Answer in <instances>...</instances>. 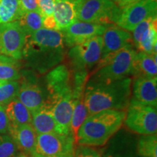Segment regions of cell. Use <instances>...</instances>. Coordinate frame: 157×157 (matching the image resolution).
I'll list each match as a JSON object with an SVG mask.
<instances>
[{
	"instance_id": "32",
	"label": "cell",
	"mask_w": 157,
	"mask_h": 157,
	"mask_svg": "<svg viewBox=\"0 0 157 157\" xmlns=\"http://www.w3.org/2000/svg\"><path fill=\"white\" fill-rule=\"evenodd\" d=\"M10 122L6 114L5 106L0 105V134H7L9 132Z\"/></svg>"
},
{
	"instance_id": "30",
	"label": "cell",
	"mask_w": 157,
	"mask_h": 157,
	"mask_svg": "<svg viewBox=\"0 0 157 157\" xmlns=\"http://www.w3.org/2000/svg\"><path fill=\"white\" fill-rule=\"evenodd\" d=\"M38 10L43 17L52 15L53 14L55 0H36Z\"/></svg>"
},
{
	"instance_id": "4",
	"label": "cell",
	"mask_w": 157,
	"mask_h": 157,
	"mask_svg": "<svg viewBox=\"0 0 157 157\" xmlns=\"http://www.w3.org/2000/svg\"><path fill=\"white\" fill-rule=\"evenodd\" d=\"M136 50L132 46L124 48L113 56L100 60L87 80L90 82H111L132 75Z\"/></svg>"
},
{
	"instance_id": "18",
	"label": "cell",
	"mask_w": 157,
	"mask_h": 157,
	"mask_svg": "<svg viewBox=\"0 0 157 157\" xmlns=\"http://www.w3.org/2000/svg\"><path fill=\"white\" fill-rule=\"evenodd\" d=\"M132 94L135 101L157 107V78L135 77Z\"/></svg>"
},
{
	"instance_id": "31",
	"label": "cell",
	"mask_w": 157,
	"mask_h": 157,
	"mask_svg": "<svg viewBox=\"0 0 157 157\" xmlns=\"http://www.w3.org/2000/svg\"><path fill=\"white\" fill-rule=\"evenodd\" d=\"M74 157H102V156L93 147L78 145L75 148Z\"/></svg>"
},
{
	"instance_id": "29",
	"label": "cell",
	"mask_w": 157,
	"mask_h": 157,
	"mask_svg": "<svg viewBox=\"0 0 157 157\" xmlns=\"http://www.w3.org/2000/svg\"><path fill=\"white\" fill-rule=\"evenodd\" d=\"M21 154L10 135L0 134V157H17Z\"/></svg>"
},
{
	"instance_id": "1",
	"label": "cell",
	"mask_w": 157,
	"mask_h": 157,
	"mask_svg": "<svg viewBox=\"0 0 157 157\" xmlns=\"http://www.w3.org/2000/svg\"><path fill=\"white\" fill-rule=\"evenodd\" d=\"M23 56L28 58L39 71L43 73L50 69L64 58L65 44L62 33L42 28L27 35Z\"/></svg>"
},
{
	"instance_id": "19",
	"label": "cell",
	"mask_w": 157,
	"mask_h": 157,
	"mask_svg": "<svg viewBox=\"0 0 157 157\" xmlns=\"http://www.w3.org/2000/svg\"><path fill=\"white\" fill-rule=\"evenodd\" d=\"M31 124L36 135L58 132L56 119L52 115L50 107L46 103L42 107L31 112Z\"/></svg>"
},
{
	"instance_id": "12",
	"label": "cell",
	"mask_w": 157,
	"mask_h": 157,
	"mask_svg": "<svg viewBox=\"0 0 157 157\" xmlns=\"http://www.w3.org/2000/svg\"><path fill=\"white\" fill-rule=\"evenodd\" d=\"M109 25L83 22L77 20L60 31L62 33L65 46L71 48L95 36H102Z\"/></svg>"
},
{
	"instance_id": "23",
	"label": "cell",
	"mask_w": 157,
	"mask_h": 157,
	"mask_svg": "<svg viewBox=\"0 0 157 157\" xmlns=\"http://www.w3.org/2000/svg\"><path fill=\"white\" fill-rule=\"evenodd\" d=\"M10 122L14 125L28 124L31 122V113L17 98L5 106Z\"/></svg>"
},
{
	"instance_id": "21",
	"label": "cell",
	"mask_w": 157,
	"mask_h": 157,
	"mask_svg": "<svg viewBox=\"0 0 157 157\" xmlns=\"http://www.w3.org/2000/svg\"><path fill=\"white\" fill-rule=\"evenodd\" d=\"M132 76L135 77L157 78L156 55L137 52L133 61Z\"/></svg>"
},
{
	"instance_id": "34",
	"label": "cell",
	"mask_w": 157,
	"mask_h": 157,
	"mask_svg": "<svg viewBox=\"0 0 157 157\" xmlns=\"http://www.w3.org/2000/svg\"><path fill=\"white\" fill-rule=\"evenodd\" d=\"M42 23L43 28L50 29V30H58V26H57L56 20H55L53 15L43 17Z\"/></svg>"
},
{
	"instance_id": "38",
	"label": "cell",
	"mask_w": 157,
	"mask_h": 157,
	"mask_svg": "<svg viewBox=\"0 0 157 157\" xmlns=\"http://www.w3.org/2000/svg\"><path fill=\"white\" fill-rule=\"evenodd\" d=\"M104 157H117V156H112V155H108V156H105Z\"/></svg>"
},
{
	"instance_id": "2",
	"label": "cell",
	"mask_w": 157,
	"mask_h": 157,
	"mask_svg": "<svg viewBox=\"0 0 157 157\" xmlns=\"http://www.w3.org/2000/svg\"><path fill=\"white\" fill-rule=\"evenodd\" d=\"M131 84L130 77L111 82H87L84 102L88 116L104 110H127L131 100Z\"/></svg>"
},
{
	"instance_id": "25",
	"label": "cell",
	"mask_w": 157,
	"mask_h": 157,
	"mask_svg": "<svg viewBox=\"0 0 157 157\" xmlns=\"http://www.w3.org/2000/svg\"><path fill=\"white\" fill-rule=\"evenodd\" d=\"M20 78L17 60L0 55V81H17Z\"/></svg>"
},
{
	"instance_id": "17",
	"label": "cell",
	"mask_w": 157,
	"mask_h": 157,
	"mask_svg": "<svg viewBox=\"0 0 157 157\" xmlns=\"http://www.w3.org/2000/svg\"><path fill=\"white\" fill-rule=\"evenodd\" d=\"M8 134L12 137L20 151L27 157H31L34 152L37 135L31 124L22 125L10 124Z\"/></svg>"
},
{
	"instance_id": "27",
	"label": "cell",
	"mask_w": 157,
	"mask_h": 157,
	"mask_svg": "<svg viewBox=\"0 0 157 157\" xmlns=\"http://www.w3.org/2000/svg\"><path fill=\"white\" fill-rule=\"evenodd\" d=\"M140 157H157V135H142L137 144Z\"/></svg>"
},
{
	"instance_id": "33",
	"label": "cell",
	"mask_w": 157,
	"mask_h": 157,
	"mask_svg": "<svg viewBox=\"0 0 157 157\" xmlns=\"http://www.w3.org/2000/svg\"><path fill=\"white\" fill-rule=\"evenodd\" d=\"M20 5L23 13L31 11H38L36 0H19Z\"/></svg>"
},
{
	"instance_id": "35",
	"label": "cell",
	"mask_w": 157,
	"mask_h": 157,
	"mask_svg": "<svg viewBox=\"0 0 157 157\" xmlns=\"http://www.w3.org/2000/svg\"><path fill=\"white\" fill-rule=\"evenodd\" d=\"M114 4L119 8H123V7H127V6L131 5L132 4H135L140 2L141 0H112Z\"/></svg>"
},
{
	"instance_id": "14",
	"label": "cell",
	"mask_w": 157,
	"mask_h": 157,
	"mask_svg": "<svg viewBox=\"0 0 157 157\" xmlns=\"http://www.w3.org/2000/svg\"><path fill=\"white\" fill-rule=\"evenodd\" d=\"M101 59L107 58L127 47L132 46L130 33L116 24H109L102 34Z\"/></svg>"
},
{
	"instance_id": "37",
	"label": "cell",
	"mask_w": 157,
	"mask_h": 157,
	"mask_svg": "<svg viewBox=\"0 0 157 157\" xmlns=\"http://www.w3.org/2000/svg\"><path fill=\"white\" fill-rule=\"evenodd\" d=\"M17 157H27V156H25V155L24 154H23V153H21V154H20V155H18V156H17Z\"/></svg>"
},
{
	"instance_id": "20",
	"label": "cell",
	"mask_w": 157,
	"mask_h": 157,
	"mask_svg": "<svg viewBox=\"0 0 157 157\" xmlns=\"http://www.w3.org/2000/svg\"><path fill=\"white\" fill-rule=\"evenodd\" d=\"M53 15L58 26V30L61 31L77 21L76 6L71 0H55Z\"/></svg>"
},
{
	"instance_id": "11",
	"label": "cell",
	"mask_w": 157,
	"mask_h": 157,
	"mask_svg": "<svg viewBox=\"0 0 157 157\" xmlns=\"http://www.w3.org/2000/svg\"><path fill=\"white\" fill-rule=\"evenodd\" d=\"M156 15L147 17L139 23L132 31V44L139 52L156 55Z\"/></svg>"
},
{
	"instance_id": "8",
	"label": "cell",
	"mask_w": 157,
	"mask_h": 157,
	"mask_svg": "<svg viewBox=\"0 0 157 157\" xmlns=\"http://www.w3.org/2000/svg\"><path fill=\"white\" fill-rule=\"evenodd\" d=\"M102 46V36H97L71 48L68 56L74 72H87L96 66L101 58Z\"/></svg>"
},
{
	"instance_id": "16",
	"label": "cell",
	"mask_w": 157,
	"mask_h": 157,
	"mask_svg": "<svg viewBox=\"0 0 157 157\" xmlns=\"http://www.w3.org/2000/svg\"><path fill=\"white\" fill-rule=\"evenodd\" d=\"M48 95V91L36 82L25 81L20 84L17 98L31 113L44 105Z\"/></svg>"
},
{
	"instance_id": "22",
	"label": "cell",
	"mask_w": 157,
	"mask_h": 157,
	"mask_svg": "<svg viewBox=\"0 0 157 157\" xmlns=\"http://www.w3.org/2000/svg\"><path fill=\"white\" fill-rule=\"evenodd\" d=\"M73 98L74 105L71 121V134L74 137L76 143L78 129L88 117V112L84 102V90L73 91Z\"/></svg>"
},
{
	"instance_id": "24",
	"label": "cell",
	"mask_w": 157,
	"mask_h": 157,
	"mask_svg": "<svg viewBox=\"0 0 157 157\" xmlns=\"http://www.w3.org/2000/svg\"><path fill=\"white\" fill-rule=\"evenodd\" d=\"M23 13L19 0H0V25L18 21Z\"/></svg>"
},
{
	"instance_id": "10",
	"label": "cell",
	"mask_w": 157,
	"mask_h": 157,
	"mask_svg": "<svg viewBox=\"0 0 157 157\" xmlns=\"http://www.w3.org/2000/svg\"><path fill=\"white\" fill-rule=\"evenodd\" d=\"M156 0H141L120 8L116 25L127 31H132L143 20L156 15Z\"/></svg>"
},
{
	"instance_id": "26",
	"label": "cell",
	"mask_w": 157,
	"mask_h": 157,
	"mask_svg": "<svg viewBox=\"0 0 157 157\" xmlns=\"http://www.w3.org/2000/svg\"><path fill=\"white\" fill-rule=\"evenodd\" d=\"M17 21L26 35H30L43 28V16L38 11L24 13Z\"/></svg>"
},
{
	"instance_id": "7",
	"label": "cell",
	"mask_w": 157,
	"mask_h": 157,
	"mask_svg": "<svg viewBox=\"0 0 157 157\" xmlns=\"http://www.w3.org/2000/svg\"><path fill=\"white\" fill-rule=\"evenodd\" d=\"M76 6L78 21L99 24H116L120 11L112 0H84Z\"/></svg>"
},
{
	"instance_id": "9",
	"label": "cell",
	"mask_w": 157,
	"mask_h": 157,
	"mask_svg": "<svg viewBox=\"0 0 157 157\" xmlns=\"http://www.w3.org/2000/svg\"><path fill=\"white\" fill-rule=\"evenodd\" d=\"M26 34L18 21L0 25V53L20 60L23 57Z\"/></svg>"
},
{
	"instance_id": "15",
	"label": "cell",
	"mask_w": 157,
	"mask_h": 157,
	"mask_svg": "<svg viewBox=\"0 0 157 157\" xmlns=\"http://www.w3.org/2000/svg\"><path fill=\"white\" fill-rule=\"evenodd\" d=\"M46 87L48 98L73 93V87L71 84V73L65 65L57 66L47 75Z\"/></svg>"
},
{
	"instance_id": "5",
	"label": "cell",
	"mask_w": 157,
	"mask_h": 157,
	"mask_svg": "<svg viewBox=\"0 0 157 157\" xmlns=\"http://www.w3.org/2000/svg\"><path fill=\"white\" fill-rule=\"evenodd\" d=\"M124 123H125L129 130L137 134L156 135V107L141 103L131 98Z\"/></svg>"
},
{
	"instance_id": "28",
	"label": "cell",
	"mask_w": 157,
	"mask_h": 157,
	"mask_svg": "<svg viewBox=\"0 0 157 157\" xmlns=\"http://www.w3.org/2000/svg\"><path fill=\"white\" fill-rule=\"evenodd\" d=\"M19 87L17 81H0V105L5 106L17 98Z\"/></svg>"
},
{
	"instance_id": "39",
	"label": "cell",
	"mask_w": 157,
	"mask_h": 157,
	"mask_svg": "<svg viewBox=\"0 0 157 157\" xmlns=\"http://www.w3.org/2000/svg\"><path fill=\"white\" fill-rule=\"evenodd\" d=\"M71 1H73V0H71Z\"/></svg>"
},
{
	"instance_id": "3",
	"label": "cell",
	"mask_w": 157,
	"mask_h": 157,
	"mask_svg": "<svg viewBox=\"0 0 157 157\" xmlns=\"http://www.w3.org/2000/svg\"><path fill=\"white\" fill-rule=\"evenodd\" d=\"M126 111L104 110L86 118L78 129L76 144L103 146L122 127Z\"/></svg>"
},
{
	"instance_id": "13",
	"label": "cell",
	"mask_w": 157,
	"mask_h": 157,
	"mask_svg": "<svg viewBox=\"0 0 157 157\" xmlns=\"http://www.w3.org/2000/svg\"><path fill=\"white\" fill-rule=\"evenodd\" d=\"M45 103L50 107L58 125V132L64 135L71 134V121L74 105L73 93L48 98Z\"/></svg>"
},
{
	"instance_id": "36",
	"label": "cell",
	"mask_w": 157,
	"mask_h": 157,
	"mask_svg": "<svg viewBox=\"0 0 157 157\" xmlns=\"http://www.w3.org/2000/svg\"><path fill=\"white\" fill-rule=\"evenodd\" d=\"M83 1H84V0H73V2L76 4V5H78V4L82 2Z\"/></svg>"
},
{
	"instance_id": "6",
	"label": "cell",
	"mask_w": 157,
	"mask_h": 157,
	"mask_svg": "<svg viewBox=\"0 0 157 157\" xmlns=\"http://www.w3.org/2000/svg\"><path fill=\"white\" fill-rule=\"evenodd\" d=\"M75 144L71 134L50 132L37 135L31 157H74Z\"/></svg>"
}]
</instances>
